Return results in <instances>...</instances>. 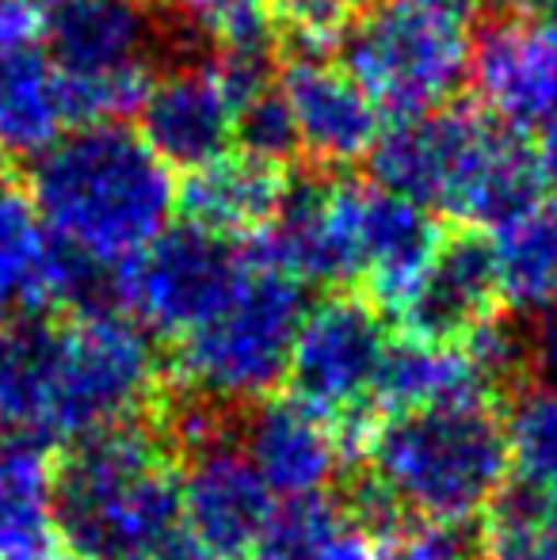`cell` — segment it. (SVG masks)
<instances>
[{
    "label": "cell",
    "mask_w": 557,
    "mask_h": 560,
    "mask_svg": "<svg viewBox=\"0 0 557 560\" xmlns=\"http://www.w3.org/2000/svg\"><path fill=\"white\" fill-rule=\"evenodd\" d=\"M31 202L58 244L96 271L127 267L172 225V168L123 122L73 126L31 164Z\"/></svg>",
    "instance_id": "1"
},
{
    "label": "cell",
    "mask_w": 557,
    "mask_h": 560,
    "mask_svg": "<svg viewBox=\"0 0 557 560\" xmlns=\"http://www.w3.org/2000/svg\"><path fill=\"white\" fill-rule=\"evenodd\" d=\"M58 549L69 560H156L184 538L179 457L161 423H123L50 462Z\"/></svg>",
    "instance_id": "2"
},
{
    "label": "cell",
    "mask_w": 557,
    "mask_h": 560,
    "mask_svg": "<svg viewBox=\"0 0 557 560\" xmlns=\"http://www.w3.org/2000/svg\"><path fill=\"white\" fill-rule=\"evenodd\" d=\"M428 210L379 184L325 179L287 195L260 256L298 282L371 287L394 310L439 248Z\"/></svg>",
    "instance_id": "3"
},
{
    "label": "cell",
    "mask_w": 557,
    "mask_h": 560,
    "mask_svg": "<svg viewBox=\"0 0 557 560\" xmlns=\"http://www.w3.org/2000/svg\"><path fill=\"white\" fill-rule=\"evenodd\" d=\"M374 184L420 210L469 225H504L538 202L543 172L523 138L474 107L397 118L371 153Z\"/></svg>",
    "instance_id": "4"
},
{
    "label": "cell",
    "mask_w": 557,
    "mask_h": 560,
    "mask_svg": "<svg viewBox=\"0 0 557 560\" xmlns=\"http://www.w3.org/2000/svg\"><path fill=\"white\" fill-rule=\"evenodd\" d=\"M363 454L367 472L417 523H477L512 477L504 416L489 397L386 412Z\"/></svg>",
    "instance_id": "5"
},
{
    "label": "cell",
    "mask_w": 557,
    "mask_h": 560,
    "mask_svg": "<svg viewBox=\"0 0 557 560\" xmlns=\"http://www.w3.org/2000/svg\"><path fill=\"white\" fill-rule=\"evenodd\" d=\"M305 290L268 256H248L230 294L179 336L176 366L187 389L218 408L256 405L287 382L290 351L302 325Z\"/></svg>",
    "instance_id": "6"
},
{
    "label": "cell",
    "mask_w": 557,
    "mask_h": 560,
    "mask_svg": "<svg viewBox=\"0 0 557 560\" xmlns=\"http://www.w3.org/2000/svg\"><path fill=\"white\" fill-rule=\"evenodd\" d=\"M474 0H371L344 35V66L382 115L451 107L474 61Z\"/></svg>",
    "instance_id": "7"
},
{
    "label": "cell",
    "mask_w": 557,
    "mask_h": 560,
    "mask_svg": "<svg viewBox=\"0 0 557 560\" xmlns=\"http://www.w3.org/2000/svg\"><path fill=\"white\" fill-rule=\"evenodd\" d=\"M73 126L119 122L153 81V15L141 0H61L46 20Z\"/></svg>",
    "instance_id": "8"
},
{
    "label": "cell",
    "mask_w": 557,
    "mask_h": 560,
    "mask_svg": "<svg viewBox=\"0 0 557 560\" xmlns=\"http://www.w3.org/2000/svg\"><path fill=\"white\" fill-rule=\"evenodd\" d=\"M390 332L379 305L351 294H333L310 305L290 351V397L333 428L363 423L379 393L390 354Z\"/></svg>",
    "instance_id": "9"
},
{
    "label": "cell",
    "mask_w": 557,
    "mask_h": 560,
    "mask_svg": "<svg viewBox=\"0 0 557 560\" xmlns=\"http://www.w3.org/2000/svg\"><path fill=\"white\" fill-rule=\"evenodd\" d=\"M248 256L233 241L184 222L169 225L112 279L115 310L156 336H187L241 279Z\"/></svg>",
    "instance_id": "10"
},
{
    "label": "cell",
    "mask_w": 557,
    "mask_h": 560,
    "mask_svg": "<svg viewBox=\"0 0 557 560\" xmlns=\"http://www.w3.org/2000/svg\"><path fill=\"white\" fill-rule=\"evenodd\" d=\"M176 457L184 534L210 560H248L279 500L237 446L225 416Z\"/></svg>",
    "instance_id": "11"
},
{
    "label": "cell",
    "mask_w": 557,
    "mask_h": 560,
    "mask_svg": "<svg viewBox=\"0 0 557 560\" xmlns=\"http://www.w3.org/2000/svg\"><path fill=\"white\" fill-rule=\"evenodd\" d=\"M112 275L77 259L50 236L23 187L0 176V325L43 320L54 310H112Z\"/></svg>",
    "instance_id": "12"
},
{
    "label": "cell",
    "mask_w": 557,
    "mask_h": 560,
    "mask_svg": "<svg viewBox=\"0 0 557 560\" xmlns=\"http://www.w3.org/2000/svg\"><path fill=\"white\" fill-rule=\"evenodd\" d=\"M241 89L214 58L153 77L138 104V133L169 168L195 172L230 153Z\"/></svg>",
    "instance_id": "13"
},
{
    "label": "cell",
    "mask_w": 557,
    "mask_h": 560,
    "mask_svg": "<svg viewBox=\"0 0 557 560\" xmlns=\"http://www.w3.org/2000/svg\"><path fill=\"white\" fill-rule=\"evenodd\" d=\"M469 77L508 130H546L557 122V20L504 15L474 43Z\"/></svg>",
    "instance_id": "14"
},
{
    "label": "cell",
    "mask_w": 557,
    "mask_h": 560,
    "mask_svg": "<svg viewBox=\"0 0 557 560\" xmlns=\"http://www.w3.org/2000/svg\"><path fill=\"white\" fill-rule=\"evenodd\" d=\"M279 96L287 104L294 145L321 168H348L367 161L382 138V112L367 89L317 54H302L287 66L279 81Z\"/></svg>",
    "instance_id": "15"
},
{
    "label": "cell",
    "mask_w": 557,
    "mask_h": 560,
    "mask_svg": "<svg viewBox=\"0 0 557 560\" xmlns=\"http://www.w3.org/2000/svg\"><path fill=\"white\" fill-rule=\"evenodd\" d=\"M233 435L276 500L325 495L340 477L336 428L294 397L271 393L256 405H245Z\"/></svg>",
    "instance_id": "16"
},
{
    "label": "cell",
    "mask_w": 557,
    "mask_h": 560,
    "mask_svg": "<svg viewBox=\"0 0 557 560\" xmlns=\"http://www.w3.org/2000/svg\"><path fill=\"white\" fill-rule=\"evenodd\" d=\"M497 302L500 290L489 241L451 236V241H439L436 256L428 259L409 294L394 305V313L405 328V339L459 347L481 325H489Z\"/></svg>",
    "instance_id": "17"
},
{
    "label": "cell",
    "mask_w": 557,
    "mask_h": 560,
    "mask_svg": "<svg viewBox=\"0 0 557 560\" xmlns=\"http://www.w3.org/2000/svg\"><path fill=\"white\" fill-rule=\"evenodd\" d=\"M61 366L58 320L0 325V443L61 446Z\"/></svg>",
    "instance_id": "18"
},
{
    "label": "cell",
    "mask_w": 557,
    "mask_h": 560,
    "mask_svg": "<svg viewBox=\"0 0 557 560\" xmlns=\"http://www.w3.org/2000/svg\"><path fill=\"white\" fill-rule=\"evenodd\" d=\"M287 195L290 187L282 179V164L237 149V153H225L187 172L179 187V207L192 225L225 236V241H241L248 233H268Z\"/></svg>",
    "instance_id": "19"
},
{
    "label": "cell",
    "mask_w": 557,
    "mask_h": 560,
    "mask_svg": "<svg viewBox=\"0 0 557 560\" xmlns=\"http://www.w3.org/2000/svg\"><path fill=\"white\" fill-rule=\"evenodd\" d=\"M69 126L66 84L43 46L0 58V156L35 161Z\"/></svg>",
    "instance_id": "20"
},
{
    "label": "cell",
    "mask_w": 557,
    "mask_h": 560,
    "mask_svg": "<svg viewBox=\"0 0 557 560\" xmlns=\"http://www.w3.org/2000/svg\"><path fill=\"white\" fill-rule=\"evenodd\" d=\"M489 252L500 302L531 317L557 310V199L531 202L512 222L492 229Z\"/></svg>",
    "instance_id": "21"
},
{
    "label": "cell",
    "mask_w": 557,
    "mask_h": 560,
    "mask_svg": "<svg viewBox=\"0 0 557 560\" xmlns=\"http://www.w3.org/2000/svg\"><path fill=\"white\" fill-rule=\"evenodd\" d=\"M248 560H379V541L367 538L336 495L279 500Z\"/></svg>",
    "instance_id": "22"
},
{
    "label": "cell",
    "mask_w": 557,
    "mask_h": 560,
    "mask_svg": "<svg viewBox=\"0 0 557 560\" xmlns=\"http://www.w3.org/2000/svg\"><path fill=\"white\" fill-rule=\"evenodd\" d=\"M50 462L43 446L0 443V560L54 557Z\"/></svg>",
    "instance_id": "23"
},
{
    "label": "cell",
    "mask_w": 557,
    "mask_h": 560,
    "mask_svg": "<svg viewBox=\"0 0 557 560\" xmlns=\"http://www.w3.org/2000/svg\"><path fill=\"white\" fill-rule=\"evenodd\" d=\"M489 397V385L477 374L466 347H439L420 339L390 343L386 366L379 377L374 405L386 412H409V408L446 405V400Z\"/></svg>",
    "instance_id": "24"
},
{
    "label": "cell",
    "mask_w": 557,
    "mask_h": 560,
    "mask_svg": "<svg viewBox=\"0 0 557 560\" xmlns=\"http://www.w3.org/2000/svg\"><path fill=\"white\" fill-rule=\"evenodd\" d=\"M481 553L489 560H557V500L523 485L504 492L485 511Z\"/></svg>",
    "instance_id": "25"
},
{
    "label": "cell",
    "mask_w": 557,
    "mask_h": 560,
    "mask_svg": "<svg viewBox=\"0 0 557 560\" xmlns=\"http://www.w3.org/2000/svg\"><path fill=\"white\" fill-rule=\"evenodd\" d=\"M508 472L515 485L557 500V389L531 385L504 416Z\"/></svg>",
    "instance_id": "26"
},
{
    "label": "cell",
    "mask_w": 557,
    "mask_h": 560,
    "mask_svg": "<svg viewBox=\"0 0 557 560\" xmlns=\"http://www.w3.org/2000/svg\"><path fill=\"white\" fill-rule=\"evenodd\" d=\"M233 141L241 145V153L260 156V161H271V164H282L290 153H298L294 126H290L287 104H282L276 84H268V89H260L248 100H241L237 138Z\"/></svg>",
    "instance_id": "27"
},
{
    "label": "cell",
    "mask_w": 557,
    "mask_h": 560,
    "mask_svg": "<svg viewBox=\"0 0 557 560\" xmlns=\"http://www.w3.org/2000/svg\"><path fill=\"white\" fill-rule=\"evenodd\" d=\"M371 0H271V20L287 27L298 43L325 46L348 35Z\"/></svg>",
    "instance_id": "28"
},
{
    "label": "cell",
    "mask_w": 557,
    "mask_h": 560,
    "mask_svg": "<svg viewBox=\"0 0 557 560\" xmlns=\"http://www.w3.org/2000/svg\"><path fill=\"white\" fill-rule=\"evenodd\" d=\"M46 35V15L38 0H0V58L38 46Z\"/></svg>",
    "instance_id": "29"
},
{
    "label": "cell",
    "mask_w": 557,
    "mask_h": 560,
    "mask_svg": "<svg viewBox=\"0 0 557 560\" xmlns=\"http://www.w3.org/2000/svg\"><path fill=\"white\" fill-rule=\"evenodd\" d=\"M527 359H531V366L538 370L543 385L557 389V310L538 317L535 336L527 339Z\"/></svg>",
    "instance_id": "30"
},
{
    "label": "cell",
    "mask_w": 557,
    "mask_h": 560,
    "mask_svg": "<svg viewBox=\"0 0 557 560\" xmlns=\"http://www.w3.org/2000/svg\"><path fill=\"white\" fill-rule=\"evenodd\" d=\"M538 172H543V184H550L557 191V122L546 126L543 145H538Z\"/></svg>",
    "instance_id": "31"
},
{
    "label": "cell",
    "mask_w": 557,
    "mask_h": 560,
    "mask_svg": "<svg viewBox=\"0 0 557 560\" xmlns=\"http://www.w3.org/2000/svg\"><path fill=\"white\" fill-rule=\"evenodd\" d=\"M546 4H550V15H554V20H557V0H546Z\"/></svg>",
    "instance_id": "32"
},
{
    "label": "cell",
    "mask_w": 557,
    "mask_h": 560,
    "mask_svg": "<svg viewBox=\"0 0 557 560\" xmlns=\"http://www.w3.org/2000/svg\"><path fill=\"white\" fill-rule=\"evenodd\" d=\"M492 4H520V0H492Z\"/></svg>",
    "instance_id": "33"
},
{
    "label": "cell",
    "mask_w": 557,
    "mask_h": 560,
    "mask_svg": "<svg viewBox=\"0 0 557 560\" xmlns=\"http://www.w3.org/2000/svg\"><path fill=\"white\" fill-rule=\"evenodd\" d=\"M43 560H61V557H58V553H54V557H43ZM66 560H69V557H66Z\"/></svg>",
    "instance_id": "34"
}]
</instances>
